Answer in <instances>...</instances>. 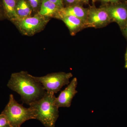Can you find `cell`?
Wrapping results in <instances>:
<instances>
[{
  "label": "cell",
  "mask_w": 127,
  "mask_h": 127,
  "mask_svg": "<svg viewBox=\"0 0 127 127\" xmlns=\"http://www.w3.org/2000/svg\"><path fill=\"white\" fill-rule=\"evenodd\" d=\"M7 86L20 95L23 102L28 105L40 99L47 93L34 76L25 71L12 73Z\"/></svg>",
  "instance_id": "obj_1"
},
{
  "label": "cell",
  "mask_w": 127,
  "mask_h": 127,
  "mask_svg": "<svg viewBox=\"0 0 127 127\" xmlns=\"http://www.w3.org/2000/svg\"><path fill=\"white\" fill-rule=\"evenodd\" d=\"M55 94L47 92L39 100L29 105L39 120L46 127H55L59 117V108L56 104Z\"/></svg>",
  "instance_id": "obj_2"
},
{
  "label": "cell",
  "mask_w": 127,
  "mask_h": 127,
  "mask_svg": "<svg viewBox=\"0 0 127 127\" xmlns=\"http://www.w3.org/2000/svg\"><path fill=\"white\" fill-rule=\"evenodd\" d=\"M1 114L5 116L12 127H21L27 120L35 119L32 109L19 104L12 94L10 95L9 102Z\"/></svg>",
  "instance_id": "obj_3"
},
{
  "label": "cell",
  "mask_w": 127,
  "mask_h": 127,
  "mask_svg": "<svg viewBox=\"0 0 127 127\" xmlns=\"http://www.w3.org/2000/svg\"><path fill=\"white\" fill-rule=\"evenodd\" d=\"M50 20V18L37 14L27 18H17L11 22L22 34L27 36H32L42 31Z\"/></svg>",
  "instance_id": "obj_4"
},
{
  "label": "cell",
  "mask_w": 127,
  "mask_h": 127,
  "mask_svg": "<svg viewBox=\"0 0 127 127\" xmlns=\"http://www.w3.org/2000/svg\"><path fill=\"white\" fill-rule=\"evenodd\" d=\"M71 73H53L42 77L34 76L47 92L54 94L58 93L62 88L70 83V78L72 77Z\"/></svg>",
  "instance_id": "obj_5"
},
{
  "label": "cell",
  "mask_w": 127,
  "mask_h": 127,
  "mask_svg": "<svg viewBox=\"0 0 127 127\" xmlns=\"http://www.w3.org/2000/svg\"><path fill=\"white\" fill-rule=\"evenodd\" d=\"M111 20L106 9H93L88 11L84 26L87 27L100 28L104 26Z\"/></svg>",
  "instance_id": "obj_6"
},
{
  "label": "cell",
  "mask_w": 127,
  "mask_h": 127,
  "mask_svg": "<svg viewBox=\"0 0 127 127\" xmlns=\"http://www.w3.org/2000/svg\"><path fill=\"white\" fill-rule=\"evenodd\" d=\"M77 84V78H74L67 87L62 91L59 96L56 98V104L59 108H68L71 106L73 98L78 93L76 90Z\"/></svg>",
  "instance_id": "obj_7"
},
{
  "label": "cell",
  "mask_w": 127,
  "mask_h": 127,
  "mask_svg": "<svg viewBox=\"0 0 127 127\" xmlns=\"http://www.w3.org/2000/svg\"><path fill=\"white\" fill-rule=\"evenodd\" d=\"M88 11L79 6H72L61 8L56 16V18L61 19L67 16H73L81 19L84 23L86 20Z\"/></svg>",
  "instance_id": "obj_8"
},
{
  "label": "cell",
  "mask_w": 127,
  "mask_h": 127,
  "mask_svg": "<svg viewBox=\"0 0 127 127\" xmlns=\"http://www.w3.org/2000/svg\"><path fill=\"white\" fill-rule=\"evenodd\" d=\"M111 20L124 28L127 24V9L121 6H112L106 9Z\"/></svg>",
  "instance_id": "obj_9"
},
{
  "label": "cell",
  "mask_w": 127,
  "mask_h": 127,
  "mask_svg": "<svg viewBox=\"0 0 127 127\" xmlns=\"http://www.w3.org/2000/svg\"><path fill=\"white\" fill-rule=\"evenodd\" d=\"M60 9L56 5L48 0H42L37 14L47 18L55 17Z\"/></svg>",
  "instance_id": "obj_10"
},
{
  "label": "cell",
  "mask_w": 127,
  "mask_h": 127,
  "mask_svg": "<svg viewBox=\"0 0 127 127\" xmlns=\"http://www.w3.org/2000/svg\"><path fill=\"white\" fill-rule=\"evenodd\" d=\"M61 20L65 24L71 34H75L81 28L85 27L84 22L81 19L76 17L67 16L62 18Z\"/></svg>",
  "instance_id": "obj_11"
},
{
  "label": "cell",
  "mask_w": 127,
  "mask_h": 127,
  "mask_svg": "<svg viewBox=\"0 0 127 127\" xmlns=\"http://www.w3.org/2000/svg\"><path fill=\"white\" fill-rule=\"evenodd\" d=\"M1 0L5 18L11 22L18 18L16 12V7L18 0Z\"/></svg>",
  "instance_id": "obj_12"
},
{
  "label": "cell",
  "mask_w": 127,
  "mask_h": 127,
  "mask_svg": "<svg viewBox=\"0 0 127 127\" xmlns=\"http://www.w3.org/2000/svg\"><path fill=\"white\" fill-rule=\"evenodd\" d=\"M32 9L27 1L18 0L16 12L18 18H23L31 16Z\"/></svg>",
  "instance_id": "obj_13"
},
{
  "label": "cell",
  "mask_w": 127,
  "mask_h": 127,
  "mask_svg": "<svg viewBox=\"0 0 127 127\" xmlns=\"http://www.w3.org/2000/svg\"><path fill=\"white\" fill-rule=\"evenodd\" d=\"M42 0H27V2L29 4L32 10H35L40 7Z\"/></svg>",
  "instance_id": "obj_14"
},
{
  "label": "cell",
  "mask_w": 127,
  "mask_h": 127,
  "mask_svg": "<svg viewBox=\"0 0 127 127\" xmlns=\"http://www.w3.org/2000/svg\"><path fill=\"white\" fill-rule=\"evenodd\" d=\"M0 127H12L5 116L1 113L0 114Z\"/></svg>",
  "instance_id": "obj_15"
},
{
  "label": "cell",
  "mask_w": 127,
  "mask_h": 127,
  "mask_svg": "<svg viewBox=\"0 0 127 127\" xmlns=\"http://www.w3.org/2000/svg\"><path fill=\"white\" fill-rule=\"evenodd\" d=\"M48 0L56 5L59 8H62L63 7V2L62 0Z\"/></svg>",
  "instance_id": "obj_16"
},
{
  "label": "cell",
  "mask_w": 127,
  "mask_h": 127,
  "mask_svg": "<svg viewBox=\"0 0 127 127\" xmlns=\"http://www.w3.org/2000/svg\"><path fill=\"white\" fill-rule=\"evenodd\" d=\"M4 18H5V17L1 0V1H0V20H2Z\"/></svg>",
  "instance_id": "obj_17"
},
{
  "label": "cell",
  "mask_w": 127,
  "mask_h": 127,
  "mask_svg": "<svg viewBox=\"0 0 127 127\" xmlns=\"http://www.w3.org/2000/svg\"><path fill=\"white\" fill-rule=\"evenodd\" d=\"M125 68L127 69V49L125 56Z\"/></svg>",
  "instance_id": "obj_18"
},
{
  "label": "cell",
  "mask_w": 127,
  "mask_h": 127,
  "mask_svg": "<svg viewBox=\"0 0 127 127\" xmlns=\"http://www.w3.org/2000/svg\"><path fill=\"white\" fill-rule=\"evenodd\" d=\"M66 2L69 4H72L77 1V0H65Z\"/></svg>",
  "instance_id": "obj_19"
},
{
  "label": "cell",
  "mask_w": 127,
  "mask_h": 127,
  "mask_svg": "<svg viewBox=\"0 0 127 127\" xmlns=\"http://www.w3.org/2000/svg\"><path fill=\"white\" fill-rule=\"evenodd\" d=\"M124 28V33L127 38V24L125 26V27Z\"/></svg>",
  "instance_id": "obj_20"
},
{
  "label": "cell",
  "mask_w": 127,
  "mask_h": 127,
  "mask_svg": "<svg viewBox=\"0 0 127 127\" xmlns=\"http://www.w3.org/2000/svg\"><path fill=\"white\" fill-rule=\"evenodd\" d=\"M106 1H112V2H117L118 0H104Z\"/></svg>",
  "instance_id": "obj_21"
},
{
  "label": "cell",
  "mask_w": 127,
  "mask_h": 127,
  "mask_svg": "<svg viewBox=\"0 0 127 127\" xmlns=\"http://www.w3.org/2000/svg\"><path fill=\"white\" fill-rule=\"evenodd\" d=\"M84 1H86V2H87V1H88L89 0H83Z\"/></svg>",
  "instance_id": "obj_22"
}]
</instances>
